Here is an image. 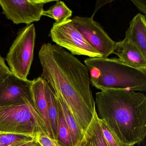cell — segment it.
Here are the masks:
<instances>
[{
    "label": "cell",
    "mask_w": 146,
    "mask_h": 146,
    "mask_svg": "<svg viewBox=\"0 0 146 146\" xmlns=\"http://www.w3.org/2000/svg\"><path fill=\"white\" fill-rule=\"evenodd\" d=\"M38 56L42 67L41 77L85 132L96 110L87 67L70 52L51 43L42 46Z\"/></svg>",
    "instance_id": "obj_1"
},
{
    "label": "cell",
    "mask_w": 146,
    "mask_h": 146,
    "mask_svg": "<svg viewBox=\"0 0 146 146\" xmlns=\"http://www.w3.org/2000/svg\"><path fill=\"white\" fill-rule=\"evenodd\" d=\"M95 106L99 118L124 143L140 144L146 136V97L128 90L97 92Z\"/></svg>",
    "instance_id": "obj_2"
},
{
    "label": "cell",
    "mask_w": 146,
    "mask_h": 146,
    "mask_svg": "<svg viewBox=\"0 0 146 146\" xmlns=\"http://www.w3.org/2000/svg\"><path fill=\"white\" fill-rule=\"evenodd\" d=\"M90 84L101 90H146V71L127 65L117 58L96 57L84 60Z\"/></svg>",
    "instance_id": "obj_3"
},
{
    "label": "cell",
    "mask_w": 146,
    "mask_h": 146,
    "mask_svg": "<svg viewBox=\"0 0 146 146\" xmlns=\"http://www.w3.org/2000/svg\"><path fill=\"white\" fill-rule=\"evenodd\" d=\"M42 133L48 135L46 125L31 98L0 105V135H19L36 140Z\"/></svg>",
    "instance_id": "obj_4"
},
{
    "label": "cell",
    "mask_w": 146,
    "mask_h": 146,
    "mask_svg": "<svg viewBox=\"0 0 146 146\" xmlns=\"http://www.w3.org/2000/svg\"><path fill=\"white\" fill-rule=\"evenodd\" d=\"M33 24L20 30L10 47L6 60L11 72L23 80H27L33 62L36 40Z\"/></svg>",
    "instance_id": "obj_5"
},
{
    "label": "cell",
    "mask_w": 146,
    "mask_h": 146,
    "mask_svg": "<svg viewBox=\"0 0 146 146\" xmlns=\"http://www.w3.org/2000/svg\"><path fill=\"white\" fill-rule=\"evenodd\" d=\"M50 36L57 46L67 49L72 55H84L89 58L102 57L101 54L87 42L73 26L70 19L60 23L55 22L50 31Z\"/></svg>",
    "instance_id": "obj_6"
},
{
    "label": "cell",
    "mask_w": 146,
    "mask_h": 146,
    "mask_svg": "<svg viewBox=\"0 0 146 146\" xmlns=\"http://www.w3.org/2000/svg\"><path fill=\"white\" fill-rule=\"evenodd\" d=\"M71 20L73 26L92 47L101 54L102 57L108 58L113 54L116 42L110 38L100 25L94 20V17L76 16Z\"/></svg>",
    "instance_id": "obj_7"
},
{
    "label": "cell",
    "mask_w": 146,
    "mask_h": 146,
    "mask_svg": "<svg viewBox=\"0 0 146 146\" xmlns=\"http://www.w3.org/2000/svg\"><path fill=\"white\" fill-rule=\"evenodd\" d=\"M52 0H0V6L6 17L15 24L30 25L40 21L46 4Z\"/></svg>",
    "instance_id": "obj_8"
},
{
    "label": "cell",
    "mask_w": 146,
    "mask_h": 146,
    "mask_svg": "<svg viewBox=\"0 0 146 146\" xmlns=\"http://www.w3.org/2000/svg\"><path fill=\"white\" fill-rule=\"evenodd\" d=\"M32 81L23 80L11 73L0 84V105L22 102L31 98Z\"/></svg>",
    "instance_id": "obj_9"
},
{
    "label": "cell",
    "mask_w": 146,
    "mask_h": 146,
    "mask_svg": "<svg viewBox=\"0 0 146 146\" xmlns=\"http://www.w3.org/2000/svg\"><path fill=\"white\" fill-rule=\"evenodd\" d=\"M113 53L127 65L146 71V56L128 39L116 42Z\"/></svg>",
    "instance_id": "obj_10"
},
{
    "label": "cell",
    "mask_w": 146,
    "mask_h": 146,
    "mask_svg": "<svg viewBox=\"0 0 146 146\" xmlns=\"http://www.w3.org/2000/svg\"><path fill=\"white\" fill-rule=\"evenodd\" d=\"M46 82L41 77L32 80L31 99L46 125L48 135L54 139L48 113L47 102L46 95Z\"/></svg>",
    "instance_id": "obj_11"
},
{
    "label": "cell",
    "mask_w": 146,
    "mask_h": 146,
    "mask_svg": "<svg viewBox=\"0 0 146 146\" xmlns=\"http://www.w3.org/2000/svg\"><path fill=\"white\" fill-rule=\"evenodd\" d=\"M125 38L134 43L146 56V19L145 15L137 14L129 23Z\"/></svg>",
    "instance_id": "obj_12"
},
{
    "label": "cell",
    "mask_w": 146,
    "mask_h": 146,
    "mask_svg": "<svg viewBox=\"0 0 146 146\" xmlns=\"http://www.w3.org/2000/svg\"><path fill=\"white\" fill-rule=\"evenodd\" d=\"M76 146H108L102 134L96 110L83 139Z\"/></svg>",
    "instance_id": "obj_13"
},
{
    "label": "cell",
    "mask_w": 146,
    "mask_h": 146,
    "mask_svg": "<svg viewBox=\"0 0 146 146\" xmlns=\"http://www.w3.org/2000/svg\"><path fill=\"white\" fill-rule=\"evenodd\" d=\"M56 97L59 102L65 120L70 130L72 145L73 146H76L83 139L84 132L79 126L68 107L63 101L59 99L57 96Z\"/></svg>",
    "instance_id": "obj_14"
},
{
    "label": "cell",
    "mask_w": 146,
    "mask_h": 146,
    "mask_svg": "<svg viewBox=\"0 0 146 146\" xmlns=\"http://www.w3.org/2000/svg\"><path fill=\"white\" fill-rule=\"evenodd\" d=\"M46 95L48 118L54 139L57 140L58 117V104L55 94L47 82L46 85Z\"/></svg>",
    "instance_id": "obj_15"
},
{
    "label": "cell",
    "mask_w": 146,
    "mask_h": 146,
    "mask_svg": "<svg viewBox=\"0 0 146 146\" xmlns=\"http://www.w3.org/2000/svg\"><path fill=\"white\" fill-rule=\"evenodd\" d=\"M56 1V3L48 10H44L42 16L53 19L55 20L56 23H61L70 19L72 16V11L63 1Z\"/></svg>",
    "instance_id": "obj_16"
},
{
    "label": "cell",
    "mask_w": 146,
    "mask_h": 146,
    "mask_svg": "<svg viewBox=\"0 0 146 146\" xmlns=\"http://www.w3.org/2000/svg\"><path fill=\"white\" fill-rule=\"evenodd\" d=\"M56 99L58 112L57 140L61 146H73L70 130L65 120L60 105L57 97Z\"/></svg>",
    "instance_id": "obj_17"
},
{
    "label": "cell",
    "mask_w": 146,
    "mask_h": 146,
    "mask_svg": "<svg viewBox=\"0 0 146 146\" xmlns=\"http://www.w3.org/2000/svg\"><path fill=\"white\" fill-rule=\"evenodd\" d=\"M35 140L25 136L3 134L0 135V146H21Z\"/></svg>",
    "instance_id": "obj_18"
},
{
    "label": "cell",
    "mask_w": 146,
    "mask_h": 146,
    "mask_svg": "<svg viewBox=\"0 0 146 146\" xmlns=\"http://www.w3.org/2000/svg\"><path fill=\"white\" fill-rule=\"evenodd\" d=\"M99 123L101 127L103 136L108 146H134L126 144L121 141L112 131L105 122L99 118Z\"/></svg>",
    "instance_id": "obj_19"
},
{
    "label": "cell",
    "mask_w": 146,
    "mask_h": 146,
    "mask_svg": "<svg viewBox=\"0 0 146 146\" xmlns=\"http://www.w3.org/2000/svg\"><path fill=\"white\" fill-rule=\"evenodd\" d=\"M36 140L42 146H61L57 140L51 138L47 134H40Z\"/></svg>",
    "instance_id": "obj_20"
},
{
    "label": "cell",
    "mask_w": 146,
    "mask_h": 146,
    "mask_svg": "<svg viewBox=\"0 0 146 146\" xmlns=\"http://www.w3.org/2000/svg\"><path fill=\"white\" fill-rule=\"evenodd\" d=\"M11 73L6 64L5 60L0 54V84Z\"/></svg>",
    "instance_id": "obj_21"
},
{
    "label": "cell",
    "mask_w": 146,
    "mask_h": 146,
    "mask_svg": "<svg viewBox=\"0 0 146 146\" xmlns=\"http://www.w3.org/2000/svg\"><path fill=\"white\" fill-rule=\"evenodd\" d=\"M137 8L143 14H146V1L145 0H131Z\"/></svg>",
    "instance_id": "obj_22"
},
{
    "label": "cell",
    "mask_w": 146,
    "mask_h": 146,
    "mask_svg": "<svg viewBox=\"0 0 146 146\" xmlns=\"http://www.w3.org/2000/svg\"><path fill=\"white\" fill-rule=\"evenodd\" d=\"M112 1H97L96 6L95 9L94 10V14H93L92 17H94L95 13L96 12L97 10H99L102 6L104 5L108 4V3H111Z\"/></svg>",
    "instance_id": "obj_23"
},
{
    "label": "cell",
    "mask_w": 146,
    "mask_h": 146,
    "mask_svg": "<svg viewBox=\"0 0 146 146\" xmlns=\"http://www.w3.org/2000/svg\"><path fill=\"white\" fill-rule=\"evenodd\" d=\"M21 146H42L36 140H35Z\"/></svg>",
    "instance_id": "obj_24"
}]
</instances>
